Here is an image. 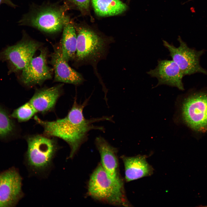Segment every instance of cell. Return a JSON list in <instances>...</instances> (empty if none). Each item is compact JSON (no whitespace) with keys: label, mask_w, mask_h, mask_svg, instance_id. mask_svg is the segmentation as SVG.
Wrapping results in <instances>:
<instances>
[{"label":"cell","mask_w":207,"mask_h":207,"mask_svg":"<svg viewBox=\"0 0 207 207\" xmlns=\"http://www.w3.org/2000/svg\"><path fill=\"white\" fill-rule=\"evenodd\" d=\"M89 100V98L86 99L82 103H79L75 99L67 115L62 118L49 121L43 120L37 115L34 116L36 123L43 127L44 135L60 138L68 144L70 149L69 158H72L81 145L87 141L90 131H105L103 127L95 125L93 123L101 121L113 120L112 116L86 119L83 110Z\"/></svg>","instance_id":"6da1fadb"},{"label":"cell","mask_w":207,"mask_h":207,"mask_svg":"<svg viewBox=\"0 0 207 207\" xmlns=\"http://www.w3.org/2000/svg\"><path fill=\"white\" fill-rule=\"evenodd\" d=\"M88 186V195L95 200L116 206H131L125 195L122 180L110 177L101 164L91 175Z\"/></svg>","instance_id":"7a4b0ae2"},{"label":"cell","mask_w":207,"mask_h":207,"mask_svg":"<svg viewBox=\"0 0 207 207\" xmlns=\"http://www.w3.org/2000/svg\"><path fill=\"white\" fill-rule=\"evenodd\" d=\"M55 137L43 134L27 136V149L25 162L28 169L36 175L45 174L51 167L59 147Z\"/></svg>","instance_id":"3957f363"},{"label":"cell","mask_w":207,"mask_h":207,"mask_svg":"<svg viewBox=\"0 0 207 207\" xmlns=\"http://www.w3.org/2000/svg\"><path fill=\"white\" fill-rule=\"evenodd\" d=\"M64 5H47L34 8L25 14L19 21L21 25L31 26L44 32L54 33L60 31L70 22Z\"/></svg>","instance_id":"277c9868"},{"label":"cell","mask_w":207,"mask_h":207,"mask_svg":"<svg viewBox=\"0 0 207 207\" xmlns=\"http://www.w3.org/2000/svg\"><path fill=\"white\" fill-rule=\"evenodd\" d=\"M77 44L75 59L83 64L95 68L98 63L106 57L110 42L89 28L79 27L76 29Z\"/></svg>","instance_id":"5b68a950"},{"label":"cell","mask_w":207,"mask_h":207,"mask_svg":"<svg viewBox=\"0 0 207 207\" xmlns=\"http://www.w3.org/2000/svg\"><path fill=\"white\" fill-rule=\"evenodd\" d=\"M179 46L176 47L166 41H163L164 46L168 49L172 60L178 66L184 76L196 73L207 75V71L200 64V59L204 52L189 47L186 43L179 37Z\"/></svg>","instance_id":"8992f818"},{"label":"cell","mask_w":207,"mask_h":207,"mask_svg":"<svg viewBox=\"0 0 207 207\" xmlns=\"http://www.w3.org/2000/svg\"><path fill=\"white\" fill-rule=\"evenodd\" d=\"M182 116L185 123L193 130L207 131V93L191 95L184 101Z\"/></svg>","instance_id":"52a82bcc"},{"label":"cell","mask_w":207,"mask_h":207,"mask_svg":"<svg viewBox=\"0 0 207 207\" xmlns=\"http://www.w3.org/2000/svg\"><path fill=\"white\" fill-rule=\"evenodd\" d=\"M39 42L28 39H22L16 44L7 47L0 53V60L6 61L10 73L22 71L40 47Z\"/></svg>","instance_id":"ba28073f"},{"label":"cell","mask_w":207,"mask_h":207,"mask_svg":"<svg viewBox=\"0 0 207 207\" xmlns=\"http://www.w3.org/2000/svg\"><path fill=\"white\" fill-rule=\"evenodd\" d=\"M22 178L12 167L0 172V207H15L24 196Z\"/></svg>","instance_id":"9c48e42d"},{"label":"cell","mask_w":207,"mask_h":207,"mask_svg":"<svg viewBox=\"0 0 207 207\" xmlns=\"http://www.w3.org/2000/svg\"><path fill=\"white\" fill-rule=\"evenodd\" d=\"M47 55L45 49H41L39 54L33 57L22 71L20 79L24 85L30 87L41 85L52 78L53 69L47 64Z\"/></svg>","instance_id":"30bf717a"},{"label":"cell","mask_w":207,"mask_h":207,"mask_svg":"<svg viewBox=\"0 0 207 207\" xmlns=\"http://www.w3.org/2000/svg\"><path fill=\"white\" fill-rule=\"evenodd\" d=\"M147 73L157 79V86L166 85L181 90L184 89L182 82L184 76L178 66L172 60H158L156 67Z\"/></svg>","instance_id":"8fae6325"},{"label":"cell","mask_w":207,"mask_h":207,"mask_svg":"<svg viewBox=\"0 0 207 207\" xmlns=\"http://www.w3.org/2000/svg\"><path fill=\"white\" fill-rule=\"evenodd\" d=\"M51 63L54 73V81L78 85L84 79L81 75L71 68L63 57L60 45L55 46L51 55Z\"/></svg>","instance_id":"7c38bea8"},{"label":"cell","mask_w":207,"mask_h":207,"mask_svg":"<svg viewBox=\"0 0 207 207\" xmlns=\"http://www.w3.org/2000/svg\"><path fill=\"white\" fill-rule=\"evenodd\" d=\"M63 84L37 89L29 101L37 113L44 114L54 110L62 94Z\"/></svg>","instance_id":"4fadbf2b"},{"label":"cell","mask_w":207,"mask_h":207,"mask_svg":"<svg viewBox=\"0 0 207 207\" xmlns=\"http://www.w3.org/2000/svg\"><path fill=\"white\" fill-rule=\"evenodd\" d=\"M147 157L146 155H140L131 157L121 156L124 164L126 182L150 176L153 174L154 169L147 162Z\"/></svg>","instance_id":"5bb4252c"},{"label":"cell","mask_w":207,"mask_h":207,"mask_svg":"<svg viewBox=\"0 0 207 207\" xmlns=\"http://www.w3.org/2000/svg\"><path fill=\"white\" fill-rule=\"evenodd\" d=\"M95 143L100 155L101 164L104 169L111 177L120 178L119 173L117 148L110 145L101 136L96 138Z\"/></svg>","instance_id":"9a60e30c"},{"label":"cell","mask_w":207,"mask_h":207,"mask_svg":"<svg viewBox=\"0 0 207 207\" xmlns=\"http://www.w3.org/2000/svg\"><path fill=\"white\" fill-rule=\"evenodd\" d=\"M70 22L63 29L62 36L60 44L63 57L67 62L75 59L77 44L76 30Z\"/></svg>","instance_id":"2e32d148"},{"label":"cell","mask_w":207,"mask_h":207,"mask_svg":"<svg viewBox=\"0 0 207 207\" xmlns=\"http://www.w3.org/2000/svg\"><path fill=\"white\" fill-rule=\"evenodd\" d=\"M95 13L101 17L116 16L127 9L126 5L121 0H91Z\"/></svg>","instance_id":"e0dca14e"},{"label":"cell","mask_w":207,"mask_h":207,"mask_svg":"<svg viewBox=\"0 0 207 207\" xmlns=\"http://www.w3.org/2000/svg\"><path fill=\"white\" fill-rule=\"evenodd\" d=\"M18 132L16 122L6 108L0 105V139L7 141L14 138Z\"/></svg>","instance_id":"ac0fdd59"},{"label":"cell","mask_w":207,"mask_h":207,"mask_svg":"<svg viewBox=\"0 0 207 207\" xmlns=\"http://www.w3.org/2000/svg\"><path fill=\"white\" fill-rule=\"evenodd\" d=\"M37 112L28 101L14 110L11 117L16 119L18 122H26L34 116Z\"/></svg>","instance_id":"d6986e66"},{"label":"cell","mask_w":207,"mask_h":207,"mask_svg":"<svg viewBox=\"0 0 207 207\" xmlns=\"http://www.w3.org/2000/svg\"><path fill=\"white\" fill-rule=\"evenodd\" d=\"M83 13L89 10L91 0H68Z\"/></svg>","instance_id":"ffe728a7"},{"label":"cell","mask_w":207,"mask_h":207,"mask_svg":"<svg viewBox=\"0 0 207 207\" xmlns=\"http://www.w3.org/2000/svg\"><path fill=\"white\" fill-rule=\"evenodd\" d=\"M2 4H5L13 7H14L16 6L13 3L11 0H0V5Z\"/></svg>","instance_id":"44dd1931"}]
</instances>
